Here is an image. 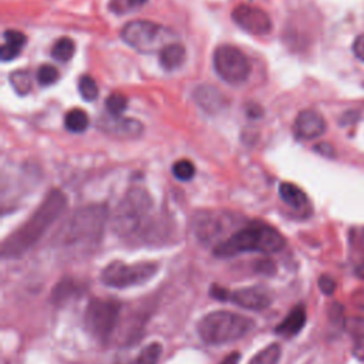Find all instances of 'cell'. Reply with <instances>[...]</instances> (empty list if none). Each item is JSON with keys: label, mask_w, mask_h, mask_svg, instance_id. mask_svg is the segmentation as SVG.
Here are the masks:
<instances>
[{"label": "cell", "mask_w": 364, "mask_h": 364, "mask_svg": "<svg viewBox=\"0 0 364 364\" xmlns=\"http://www.w3.org/2000/svg\"><path fill=\"white\" fill-rule=\"evenodd\" d=\"M222 232V223L212 216H203L196 225V236L202 242H210Z\"/></svg>", "instance_id": "21"}, {"label": "cell", "mask_w": 364, "mask_h": 364, "mask_svg": "<svg viewBox=\"0 0 364 364\" xmlns=\"http://www.w3.org/2000/svg\"><path fill=\"white\" fill-rule=\"evenodd\" d=\"M239 360H240V354H239L237 351H233V353H230L229 355H226V357L220 361V364H237Z\"/></svg>", "instance_id": "36"}, {"label": "cell", "mask_w": 364, "mask_h": 364, "mask_svg": "<svg viewBox=\"0 0 364 364\" xmlns=\"http://www.w3.org/2000/svg\"><path fill=\"white\" fill-rule=\"evenodd\" d=\"M88 115L81 108H73L64 117V125L73 134L84 132L88 128Z\"/></svg>", "instance_id": "20"}, {"label": "cell", "mask_w": 364, "mask_h": 364, "mask_svg": "<svg viewBox=\"0 0 364 364\" xmlns=\"http://www.w3.org/2000/svg\"><path fill=\"white\" fill-rule=\"evenodd\" d=\"M172 31L149 20H131L121 28L122 41L141 54L161 51L171 41Z\"/></svg>", "instance_id": "6"}, {"label": "cell", "mask_w": 364, "mask_h": 364, "mask_svg": "<svg viewBox=\"0 0 364 364\" xmlns=\"http://www.w3.org/2000/svg\"><path fill=\"white\" fill-rule=\"evenodd\" d=\"M353 53L358 60H361L364 63V33L360 34L358 37H355V40L353 43Z\"/></svg>", "instance_id": "34"}, {"label": "cell", "mask_w": 364, "mask_h": 364, "mask_svg": "<svg viewBox=\"0 0 364 364\" xmlns=\"http://www.w3.org/2000/svg\"><path fill=\"white\" fill-rule=\"evenodd\" d=\"M78 92L84 101H94L98 97V85L91 75H82L78 80Z\"/></svg>", "instance_id": "26"}, {"label": "cell", "mask_w": 364, "mask_h": 364, "mask_svg": "<svg viewBox=\"0 0 364 364\" xmlns=\"http://www.w3.org/2000/svg\"><path fill=\"white\" fill-rule=\"evenodd\" d=\"M232 20L245 31L262 36L267 34L272 30V20L269 14L255 6L239 4L232 11Z\"/></svg>", "instance_id": "11"}, {"label": "cell", "mask_w": 364, "mask_h": 364, "mask_svg": "<svg viewBox=\"0 0 364 364\" xmlns=\"http://www.w3.org/2000/svg\"><path fill=\"white\" fill-rule=\"evenodd\" d=\"M3 43L4 44H9V46H11V47H14V48H18V50H21L24 46H26V36L21 33V31H18V30H13V28H9V30H6L4 33H3Z\"/></svg>", "instance_id": "30"}, {"label": "cell", "mask_w": 364, "mask_h": 364, "mask_svg": "<svg viewBox=\"0 0 364 364\" xmlns=\"http://www.w3.org/2000/svg\"><path fill=\"white\" fill-rule=\"evenodd\" d=\"M107 219V209L102 205H90L78 209L60 232V242L64 246H92L100 242Z\"/></svg>", "instance_id": "4"}, {"label": "cell", "mask_w": 364, "mask_h": 364, "mask_svg": "<svg viewBox=\"0 0 364 364\" xmlns=\"http://www.w3.org/2000/svg\"><path fill=\"white\" fill-rule=\"evenodd\" d=\"M209 294L216 300L230 301L249 310H263L267 309L272 303L270 293L260 286L229 290L219 284H212L209 289Z\"/></svg>", "instance_id": "10"}, {"label": "cell", "mask_w": 364, "mask_h": 364, "mask_svg": "<svg viewBox=\"0 0 364 364\" xmlns=\"http://www.w3.org/2000/svg\"><path fill=\"white\" fill-rule=\"evenodd\" d=\"M185 60V47L179 43H169L159 51V63L164 70L173 71L182 65Z\"/></svg>", "instance_id": "17"}, {"label": "cell", "mask_w": 364, "mask_h": 364, "mask_svg": "<svg viewBox=\"0 0 364 364\" xmlns=\"http://www.w3.org/2000/svg\"><path fill=\"white\" fill-rule=\"evenodd\" d=\"M256 269H257L259 272H262V273H269V274H272V273L274 272V264H273V262L269 260V259L257 260Z\"/></svg>", "instance_id": "35"}, {"label": "cell", "mask_w": 364, "mask_h": 364, "mask_svg": "<svg viewBox=\"0 0 364 364\" xmlns=\"http://www.w3.org/2000/svg\"><path fill=\"white\" fill-rule=\"evenodd\" d=\"M172 175L179 181H191L195 175V165L189 159H178L172 164Z\"/></svg>", "instance_id": "27"}, {"label": "cell", "mask_w": 364, "mask_h": 364, "mask_svg": "<svg viewBox=\"0 0 364 364\" xmlns=\"http://www.w3.org/2000/svg\"><path fill=\"white\" fill-rule=\"evenodd\" d=\"M353 354H354L355 358L364 361V331H360L354 336Z\"/></svg>", "instance_id": "31"}, {"label": "cell", "mask_w": 364, "mask_h": 364, "mask_svg": "<svg viewBox=\"0 0 364 364\" xmlns=\"http://www.w3.org/2000/svg\"><path fill=\"white\" fill-rule=\"evenodd\" d=\"M67 208V196L60 189H53L43 199L33 215L11 232L1 243V257L16 259L30 250Z\"/></svg>", "instance_id": "1"}, {"label": "cell", "mask_w": 364, "mask_h": 364, "mask_svg": "<svg viewBox=\"0 0 364 364\" xmlns=\"http://www.w3.org/2000/svg\"><path fill=\"white\" fill-rule=\"evenodd\" d=\"M284 245L286 239L276 228L255 220L220 240L215 246L213 255L218 257H232L245 252L274 253L282 250Z\"/></svg>", "instance_id": "2"}, {"label": "cell", "mask_w": 364, "mask_h": 364, "mask_svg": "<svg viewBox=\"0 0 364 364\" xmlns=\"http://www.w3.org/2000/svg\"><path fill=\"white\" fill-rule=\"evenodd\" d=\"M213 70L228 84L239 85L250 74V61L247 55L232 44H220L213 51Z\"/></svg>", "instance_id": "9"}, {"label": "cell", "mask_w": 364, "mask_h": 364, "mask_svg": "<svg viewBox=\"0 0 364 364\" xmlns=\"http://www.w3.org/2000/svg\"><path fill=\"white\" fill-rule=\"evenodd\" d=\"M58 80V71L51 64H43L37 70V81L41 85H51Z\"/></svg>", "instance_id": "28"}, {"label": "cell", "mask_w": 364, "mask_h": 364, "mask_svg": "<svg viewBox=\"0 0 364 364\" xmlns=\"http://www.w3.org/2000/svg\"><path fill=\"white\" fill-rule=\"evenodd\" d=\"M158 269L159 264L155 262L124 263L121 260H112L101 270L100 279L108 287L128 289L146 283L156 274Z\"/></svg>", "instance_id": "7"}, {"label": "cell", "mask_w": 364, "mask_h": 364, "mask_svg": "<svg viewBox=\"0 0 364 364\" xmlns=\"http://www.w3.org/2000/svg\"><path fill=\"white\" fill-rule=\"evenodd\" d=\"M146 1L148 0H111L109 7L117 14H124L144 6Z\"/></svg>", "instance_id": "29"}, {"label": "cell", "mask_w": 364, "mask_h": 364, "mask_svg": "<svg viewBox=\"0 0 364 364\" xmlns=\"http://www.w3.org/2000/svg\"><path fill=\"white\" fill-rule=\"evenodd\" d=\"M20 53H21V50L14 48V47L9 46V44L3 43V46L0 48V58H1L3 63H7V61H11V60L17 58L20 55Z\"/></svg>", "instance_id": "32"}, {"label": "cell", "mask_w": 364, "mask_h": 364, "mask_svg": "<svg viewBox=\"0 0 364 364\" xmlns=\"http://www.w3.org/2000/svg\"><path fill=\"white\" fill-rule=\"evenodd\" d=\"M162 354V346L159 343H151L144 347L139 354L131 360L118 361L115 364H158Z\"/></svg>", "instance_id": "19"}, {"label": "cell", "mask_w": 364, "mask_h": 364, "mask_svg": "<svg viewBox=\"0 0 364 364\" xmlns=\"http://www.w3.org/2000/svg\"><path fill=\"white\" fill-rule=\"evenodd\" d=\"M75 53V43L70 37H60L51 48V57L58 63H67Z\"/></svg>", "instance_id": "22"}, {"label": "cell", "mask_w": 364, "mask_h": 364, "mask_svg": "<svg viewBox=\"0 0 364 364\" xmlns=\"http://www.w3.org/2000/svg\"><path fill=\"white\" fill-rule=\"evenodd\" d=\"M85 290L84 284L74 279H64L58 282L51 291V301L54 304H63L74 297H78Z\"/></svg>", "instance_id": "16"}, {"label": "cell", "mask_w": 364, "mask_h": 364, "mask_svg": "<svg viewBox=\"0 0 364 364\" xmlns=\"http://www.w3.org/2000/svg\"><path fill=\"white\" fill-rule=\"evenodd\" d=\"M355 273H357V276H358L360 279H364V260L357 266Z\"/></svg>", "instance_id": "37"}, {"label": "cell", "mask_w": 364, "mask_h": 364, "mask_svg": "<svg viewBox=\"0 0 364 364\" xmlns=\"http://www.w3.org/2000/svg\"><path fill=\"white\" fill-rule=\"evenodd\" d=\"M306 310L303 306H296L274 328L276 334L283 337H293L300 333L306 324Z\"/></svg>", "instance_id": "14"}, {"label": "cell", "mask_w": 364, "mask_h": 364, "mask_svg": "<svg viewBox=\"0 0 364 364\" xmlns=\"http://www.w3.org/2000/svg\"><path fill=\"white\" fill-rule=\"evenodd\" d=\"M282 348L279 344H270L263 350L257 351L247 364H277L280 360Z\"/></svg>", "instance_id": "23"}, {"label": "cell", "mask_w": 364, "mask_h": 364, "mask_svg": "<svg viewBox=\"0 0 364 364\" xmlns=\"http://www.w3.org/2000/svg\"><path fill=\"white\" fill-rule=\"evenodd\" d=\"M127 105H128L127 97L124 94H119V92L109 94L108 98L105 100L107 112L109 115H114V117H122L124 111L127 109Z\"/></svg>", "instance_id": "25"}, {"label": "cell", "mask_w": 364, "mask_h": 364, "mask_svg": "<svg viewBox=\"0 0 364 364\" xmlns=\"http://www.w3.org/2000/svg\"><path fill=\"white\" fill-rule=\"evenodd\" d=\"M193 97H195L198 105L202 107L203 111L210 112V114L218 112L226 104L223 94L219 90L209 87V85L198 87Z\"/></svg>", "instance_id": "15"}, {"label": "cell", "mask_w": 364, "mask_h": 364, "mask_svg": "<svg viewBox=\"0 0 364 364\" xmlns=\"http://www.w3.org/2000/svg\"><path fill=\"white\" fill-rule=\"evenodd\" d=\"M318 289H320L324 294L330 296V294H333L334 290H336V282H334L330 276L323 274V276H320V279H318Z\"/></svg>", "instance_id": "33"}, {"label": "cell", "mask_w": 364, "mask_h": 364, "mask_svg": "<svg viewBox=\"0 0 364 364\" xmlns=\"http://www.w3.org/2000/svg\"><path fill=\"white\" fill-rule=\"evenodd\" d=\"M98 128L105 134L119 139H135L141 136L144 125L135 118H124L114 115H104L98 119Z\"/></svg>", "instance_id": "12"}, {"label": "cell", "mask_w": 364, "mask_h": 364, "mask_svg": "<svg viewBox=\"0 0 364 364\" xmlns=\"http://www.w3.org/2000/svg\"><path fill=\"white\" fill-rule=\"evenodd\" d=\"M279 195H280L282 200L284 203H287L290 208L301 209L307 205L306 192L300 186H297L291 182H282L279 185Z\"/></svg>", "instance_id": "18"}, {"label": "cell", "mask_w": 364, "mask_h": 364, "mask_svg": "<svg viewBox=\"0 0 364 364\" xmlns=\"http://www.w3.org/2000/svg\"><path fill=\"white\" fill-rule=\"evenodd\" d=\"M327 125L323 115L314 109H303L297 114L293 125L294 135L299 139L310 141L321 136Z\"/></svg>", "instance_id": "13"}, {"label": "cell", "mask_w": 364, "mask_h": 364, "mask_svg": "<svg viewBox=\"0 0 364 364\" xmlns=\"http://www.w3.org/2000/svg\"><path fill=\"white\" fill-rule=\"evenodd\" d=\"M121 307V303L112 299H91L84 313L87 331L101 343L108 341L117 327Z\"/></svg>", "instance_id": "8"}, {"label": "cell", "mask_w": 364, "mask_h": 364, "mask_svg": "<svg viewBox=\"0 0 364 364\" xmlns=\"http://www.w3.org/2000/svg\"><path fill=\"white\" fill-rule=\"evenodd\" d=\"M255 327V321L246 316L218 310L203 316L196 326L199 338L209 346H220L245 337Z\"/></svg>", "instance_id": "3"}, {"label": "cell", "mask_w": 364, "mask_h": 364, "mask_svg": "<svg viewBox=\"0 0 364 364\" xmlns=\"http://www.w3.org/2000/svg\"><path fill=\"white\" fill-rule=\"evenodd\" d=\"M9 81H10L11 87H13V90L18 95H26V94H28L31 91V77H30L28 71L16 70V71L10 73Z\"/></svg>", "instance_id": "24"}, {"label": "cell", "mask_w": 364, "mask_h": 364, "mask_svg": "<svg viewBox=\"0 0 364 364\" xmlns=\"http://www.w3.org/2000/svg\"><path fill=\"white\" fill-rule=\"evenodd\" d=\"M152 205V198L145 189L131 188L124 195L114 213L112 226L117 235L127 239L139 236L148 222Z\"/></svg>", "instance_id": "5"}]
</instances>
